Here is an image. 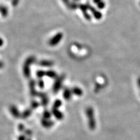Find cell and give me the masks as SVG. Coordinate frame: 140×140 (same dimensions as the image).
<instances>
[{
  "mask_svg": "<svg viewBox=\"0 0 140 140\" xmlns=\"http://www.w3.org/2000/svg\"><path fill=\"white\" fill-rule=\"evenodd\" d=\"M36 85V82L35 80L31 78V79L29 81V88H30L31 95L32 97H36V96L38 95V92L36 91V90L35 88Z\"/></svg>",
  "mask_w": 140,
  "mask_h": 140,
  "instance_id": "obj_4",
  "label": "cell"
},
{
  "mask_svg": "<svg viewBox=\"0 0 140 140\" xmlns=\"http://www.w3.org/2000/svg\"><path fill=\"white\" fill-rule=\"evenodd\" d=\"M48 103H49V99H48L47 96L41 99V105H42V106H47Z\"/></svg>",
  "mask_w": 140,
  "mask_h": 140,
  "instance_id": "obj_18",
  "label": "cell"
},
{
  "mask_svg": "<svg viewBox=\"0 0 140 140\" xmlns=\"http://www.w3.org/2000/svg\"><path fill=\"white\" fill-rule=\"evenodd\" d=\"M9 111L11 113V115L15 118H19V117H21V114L19 110L14 105H11L9 107Z\"/></svg>",
  "mask_w": 140,
  "mask_h": 140,
  "instance_id": "obj_5",
  "label": "cell"
},
{
  "mask_svg": "<svg viewBox=\"0 0 140 140\" xmlns=\"http://www.w3.org/2000/svg\"><path fill=\"white\" fill-rule=\"evenodd\" d=\"M52 115H53L57 120H62L64 118L63 113L61 112L58 109L52 108Z\"/></svg>",
  "mask_w": 140,
  "mask_h": 140,
  "instance_id": "obj_6",
  "label": "cell"
},
{
  "mask_svg": "<svg viewBox=\"0 0 140 140\" xmlns=\"http://www.w3.org/2000/svg\"><path fill=\"white\" fill-rule=\"evenodd\" d=\"M62 106V101L60 99H57L54 102L53 105V109H58L60 106Z\"/></svg>",
  "mask_w": 140,
  "mask_h": 140,
  "instance_id": "obj_16",
  "label": "cell"
},
{
  "mask_svg": "<svg viewBox=\"0 0 140 140\" xmlns=\"http://www.w3.org/2000/svg\"><path fill=\"white\" fill-rule=\"evenodd\" d=\"M63 38V34L62 33H58L49 40V45L51 46H55L60 43Z\"/></svg>",
  "mask_w": 140,
  "mask_h": 140,
  "instance_id": "obj_3",
  "label": "cell"
},
{
  "mask_svg": "<svg viewBox=\"0 0 140 140\" xmlns=\"http://www.w3.org/2000/svg\"><path fill=\"white\" fill-rule=\"evenodd\" d=\"M4 67V63L2 61H0V69H2Z\"/></svg>",
  "mask_w": 140,
  "mask_h": 140,
  "instance_id": "obj_29",
  "label": "cell"
},
{
  "mask_svg": "<svg viewBox=\"0 0 140 140\" xmlns=\"http://www.w3.org/2000/svg\"><path fill=\"white\" fill-rule=\"evenodd\" d=\"M26 139H27V137L25 134H22V135L20 136L18 138V140H26Z\"/></svg>",
  "mask_w": 140,
  "mask_h": 140,
  "instance_id": "obj_26",
  "label": "cell"
},
{
  "mask_svg": "<svg viewBox=\"0 0 140 140\" xmlns=\"http://www.w3.org/2000/svg\"><path fill=\"white\" fill-rule=\"evenodd\" d=\"M46 75L50 78H57L58 77L57 73L53 70H48L46 71Z\"/></svg>",
  "mask_w": 140,
  "mask_h": 140,
  "instance_id": "obj_13",
  "label": "cell"
},
{
  "mask_svg": "<svg viewBox=\"0 0 140 140\" xmlns=\"http://www.w3.org/2000/svg\"><path fill=\"white\" fill-rule=\"evenodd\" d=\"M72 93L75 95L77 96H81L82 95V91L80 88L78 87H74L71 89Z\"/></svg>",
  "mask_w": 140,
  "mask_h": 140,
  "instance_id": "obj_15",
  "label": "cell"
},
{
  "mask_svg": "<svg viewBox=\"0 0 140 140\" xmlns=\"http://www.w3.org/2000/svg\"><path fill=\"white\" fill-rule=\"evenodd\" d=\"M31 68H30V66L29 65H27L25 64H24L23 66V75L25 76V78H29L31 77Z\"/></svg>",
  "mask_w": 140,
  "mask_h": 140,
  "instance_id": "obj_9",
  "label": "cell"
},
{
  "mask_svg": "<svg viewBox=\"0 0 140 140\" xmlns=\"http://www.w3.org/2000/svg\"><path fill=\"white\" fill-rule=\"evenodd\" d=\"M35 62H36V58L34 56H30V57H29L25 60L24 64L29 65V66H31V65H33Z\"/></svg>",
  "mask_w": 140,
  "mask_h": 140,
  "instance_id": "obj_11",
  "label": "cell"
},
{
  "mask_svg": "<svg viewBox=\"0 0 140 140\" xmlns=\"http://www.w3.org/2000/svg\"><path fill=\"white\" fill-rule=\"evenodd\" d=\"M25 135L27 136H32V132L31 130H25Z\"/></svg>",
  "mask_w": 140,
  "mask_h": 140,
  "instance_id": "obj_24",
  "label": "cell"
},
{
  "mask_svg": "<svg viewBox=\"0 0 140 140\" xmlns=\"http://www.w3.org/2000/svg\"><path fill=\"white\" fill-rule=\"evenodd\" d=\"M38 64L42 67H52L54 65V62L48 60H42L38 62Z\"/></svg>",
  "mask_w": 140,
  "mask_h": 140,
  "instance_id": "obj_10",
  "label": "cell"
},
{
  "mask_svg": "<svg viewBox=\"0 0 140 140\" xmlns=\"http://www.w3.org/2000/svg\"><path fill=\"white\" fill-rule=\"evenodd\" d=\"M0 13H1V16H2L3 18L7 17V16L8 15V13H9L7 7L3 5H1V6H0Z\"/></svg>",
  "mask_w": 140,
  "mask_h": 140,
  "instance_id": "obj_12",
  "label": "cell"
},
{
  "mask_svg": "<svg viewBox=\"0 0 140 140\" xmlns=\"http://www.w3.org/2000/svg\"><path fill=\"white\" fill-rule=\"evenodd\" d=\"M86 114L88 118V121L89 128L91 130H94L96 127V122L95 119L94 111H93L92 108L90 107V106L86 108Z\"/></svg>",
  "mask_w": 140,
  "mask_h": 140,
  "instance_id": "obj_1",
  "label": "cell"
},
{
  "mask_svg": "<svg viewBox=\"0 0 140 140\" xmlns=\"http://www.w3.org/2000/svg\"><path fill=\"white\" fill-rule=\"evenodd\" d=\"M40 104L38 103L37 101H33L31 102V109H36V108H38Z\"/></svg>",
  "mask_w": 140,
  "mask_h": 140,
  "instance_id": "obj_20",
  "label": "cell"
},
{
  "mask_svg": "<svg viewBox=\"0 0 140 140\" xmlns=\"http://www.w3.org/2000/svg\"><path fill=\"white\" fill-rule=\"evenodd\" d=\"M19 1L20 0H12V5H13V7H16L19 3Z\"/></svg>",
  "mask_w": 140,
  "mask_h": 140,
  "instance_id": "obj_25",
  "label": "cell"
},
{
  "mask_svg": "<svg viewBox=\"0 0 140 140\" xmlns=\"http://www.w3.org/2000/svg\"><path fill=\"white\" fill-rule=\"evenodd\" d=\"M18 129H19L20 132H24L25 131V126L23 124H20L18 126Z\"/></svg>",
  "mask_w": 140,
  "mask_h": 140,
  "instance_id": "obj_23",
  "label": "cell"
},
{
  "mask_svg": "<svg viewBox=\"0 0 140 140\" xmlns=\"http://www.w3.org/2000/svg\"><path fill=\"white\" fill-rule=\"evenodd\" d=\"M79 1V0H73V1H74V2H75V1Z\"/></svg>",
  "mask_w": 140,
  "mask_h": 140,
  "instance_id": "obj_30",
  "label": "cell"
},
{
  "mask_svg": "<svg viewBox=\"0 0 140 140\" xmlns=\"http://www.w3.org/2000/svg\"><path fill=\"white\" fill-rule=\"evenodd\" d=\"M31 114H32L31 109V108L26 109V110H24L23 112L21 114V117H22V119H26L30 116V115H31Z\"/></svg>",
  "mask_w": 140,
  "mask_h": 140,
  "instance_id": "obj_14",
  "label": "cell"
},
{
  "mask_svg": "<svg viewBox=\"0 0 140 140\" xmlns=\"http://www.w3.org/2000/svg\"><path fill=\"white\" fill-rule=\"evenodd\" d=\"M27 140H31V139H27Z\"/></svg>",
  "mask_w": 140,
  "mask_h": 140,
  "instance_id": "obj_31",
  "label": "cell"
},
{
  "mask_svg": "<svg viewBox=\"0 0 140 140\" xmlns=\"http://www.w3.org/2000/svg\"><path fill=\"white\" fill-rule=\"evenodd\" d=\"M72 95H73V93H72L71 90H70L69 88H65L64 89L63 97L65 100H66V101H70L71 99Z\"/></svg>",
  "mask_w": 140,
  "mask_h": 140,
  "instance_id": "obj_7",
  "label": "cell"
},
{
  "mask_svg": "<svg viewBox=\"0 0 140 140\" xmlns=\"http://www.w3.org/2000/svg\"><path fill=\"white\" fill-rule=\"evenodd\" d=\"M37 84H38V87L42 89V88H44V86H45L44 81L42 79H39V80H38V82H37Z\"/></svg>",
  "mask_w": 140,
  "mask_h": 140,
  "instance_id": "obj_22",
  "label": "cell"
},
{
  "mask_svg": "<svg viewBox=\"0 0 140 140\" xmlns=\"http://www.w3.org/2000/svg\"><path fill=\"white\" fill-rule=\"evenodd\" d=\"M62 1H63L64 3L65 4V5H66V6L68 8V7L70 6V3H71L70 0H62Z\"/></svg>",
  "mask_w": 140,
  "mask_h": 140,
  "instance_id": "obj_27",
  "label": "cell"
},
{
  "mask_svg": "<svg viewBox=\"0 0 140 140\" xmlns=\"http://www.w3.org/2000/svg\"><path fill=\"white\" fill-rule=\"evenodd\" d=\"M65 79V75H61L58 76L57 78H56L55 81L54 82V84L53 86V92L54 93H58L60 91L62 86V83L63 81Z\"/></svg>",
  "mask_w": 140,
  "mask_h": 140,
  "instance_id": "obj_2",
  "label": "cell"
},
{
  "mask_svg": "<svg viewBox=\"0 0 140 140\" xmlns=\"http://www.w3.org/2000/svg\"><path fill=\"white\" fill-rule=\"evenodd\" d=\"M78 7V5H77L75 2L72 1V2L70 3V6L68 7V9H71V10H75V9H77Z\"/></svg>",
  "mask_w": 140,
  "mask_h": 140,
  "instance_id": "obj_21",
  "label": "cell"
},
{
  "mask_svg": "<svg viewBox=\"0 0 140 140\" xmlns=\"http://www.w3.org/2000/svg\"><path fill=\"white\" fill-rule=\"evenodd\" d=\"M51 116V114L49 112L48 110H45L43 113V118L46 119H50Z\"/></svg>",
  "mask_w": 140,
  "mask_h": 140,
  "instance_id": "obj_19",
  "label": "cell"
},
{
  "mask_svg": "<svg viewBox=\"0 0 140 140\" xmlns=\"http://www.w3.org/2000/svg\"><path fill=\"white\" fill-rule=\"evenodd\" d=\"M41 123L44 127L49 129V128L52 127L54 125V121H51L50 119H42L41 120Z\"/></svg>",
  "mask_w": 140,
  "mask_h": 140,
  "instance_id": "obj_8",
  "label": "cell"
},
{
  "mask_svg": "<svg viewBox=\"0 0 140 140\" xmlns=\"http://www.w3.org/2000/svg\"><path fill=\"white\" fill-rule=\"evenodd\" d=\"M3 43H4L3 40L1 38H0V47H1L3 45Z\"/></svg>",
  "mask_w": 140,
  "mask_h": 140,
  "instance_id": "obj_28",
  "label": "cell"
},
{
  "mask_svg": "<svg viewBox=\"0 0 140 140\" xmlns=\"http://www.w3.org/2000/svg\"><path fill=\"white\" fill-rule=\"evenodd\" d=\"M36 75L39 79H42L46 75V71L43 70H38L36 72Z\"/></svg>",
  "mask_w": 140,
  "mask_h": 140,
  "instance_id": "obj_17",
  "label": "cell"
}]
</instances>
